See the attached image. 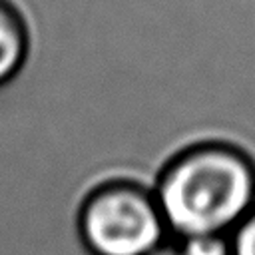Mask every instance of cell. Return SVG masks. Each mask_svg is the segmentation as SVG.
I'll return each mask as SVG.
<instances>
[{"label": "cell", "mask_w": 255, "mask_h": 255, "mask_svg": "<svg viewBox=\"0 0 255 255\" xmlns=\"http://www.w3.org/2000/svg\"><path fill=\"white\" fill-rule=\"evenodd\" d=\"M171 239L229 235L255 209V155L227 139H201L175 153L151 185Z\"/></svg>", "instance_id": "cell-1"}, {"label": "cell", "mask_w": 255, "mask_h": 255, "mask_svg": "<svg viewBox=\"0 0 255 255\" xmlns=\"http://www.w3.org/2000/svg\"><path fill=\"white\" fill-rule=\"evenodd\" d=\"M76 229L90 255H147L171 239L151 185L128 177L88 191L78 207Z\"/></svg>", "instance_id": "cell-2"}, {"label": "cell", "mask_w": 255, "mask_h": 255, "mask_svg": "<svg viewBox=\"0 0 255 255\" xmlns=\"http://www.w3.org/2000/svg\"><path fill=\"white\" fill-rule=\"evenodd\" d=\"M34 32L14 0H0V88L14 82L30 64Z\"/></svg>", "instance_id": "cell-3"}, {"label": "cell", "mask_w": 255, "mask_h": 255, "mask_svg": "<svg viewBox=\"0 0 255 255\" xmlns=\"http://www.w3.org/2000/svg\"><path fill=\"white\" fill-rule=\"evenodd\" d=\"M175 241L181 255H233L231 239L225 233L191 235Z\"/></svg>", "instance_id": "cell-4"}, {"label": "cell", "mask_w": 255, "mask_h": 255, "mask_svg": "<svg viewBox=\"0 0 255 255\" xmlns=\"http://www.w3.org/2000/svg\"><path fill=\"white\" fill-rule=\"evenodd\" d=\"M233 255H255V209L229 233Z\"/></svg>", "instance_id": "cell-5"}, {"label": "cell", "mask_w": 255, "mask_h": 255, "mask_svg": "<svg viewBox=\"0 0 255 255\" xmlns=\"http://www.w3.org/2000/svg\"><path fill=\"white\" fill-rule=\"evenodd\" d=\"M147 255H181V253H179L177 241H175V239H167L165 243H161L157 249H153V251L147 253Z\"/></svg>", "instance_id": "cell-6"}]
</instances>
